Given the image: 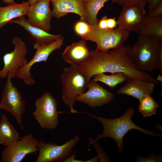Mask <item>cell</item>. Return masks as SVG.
<instances>
[{"label":"cell","instance_id":"cell-3","mask_svg":"<svg viewBox=\"0 0 162 162\" xmlns=\"http://www.w3.org/2000/svg\"><path fill=\"white\" fill-rule=\"evenodd\" d=\"M99 121L103 128L102 133L96 136V139H90L89 142H97L104 138L110 137L116 142L118 152L122 153L123 150V140L124 136L130 130L134 129L147 135L158 136L162 137V135L152 132L141 128L134 123L131 120L132 117L135 114V110L130 107L121 117L115 119H107L98 117L89 113L84 112Z\"/></svg>","mask_w":162,"mask_h":162},{"label":"cell","instance_id":"cell-18","mask_svg":"<svg viewBox=\"0 0 162 162\" xmlns=\"http://www.w3.org/2000/svg\"><path fill=\"white\" fill-rule=\"evenodd\" d=\"M9 22L18 24L23 27L34 38L35 42L40 45L49 44L62 36L59 34H51L29 24L24 16L16 20H12Z\"/></svg>","mask_w":162,"mask_h":162},{"label":"cell","instance_id":"cell-31","mask_svg":"<svg viewBox=\"0 0 162 162\" xmlns=\"http://www.w3.org/2000/svg\"><path fill=\"white\" fill-rule=\"evenodd\" d=\"M107 18V16H103L100 20H98L96 25L97 27L101 29H108L106 21Z\"/></svg>","mask_w":162,"mask_h":162},{"label":"cell","instance_id":"cell-24","mask_svg":"<svg viewBox=\"0 0 162 162\" xmlns=\"http://www.w3.org/2000/svg\"><path fill=\"white\" fill-rule=\"evenodd\" d=\"M138 111L144 118L155 115L159 105L150 95L144 96L139 100Z\"/></svg>","mask_w":162,"mask_h":162},{"label":"cell","instance_id":"cell-23","mask_svg":"<svg viewBox=\"0 0 162 162\" xmlns=\"http://www.w3.org/2000/svg\"><path fill=\"white\" fill-rule=\"evenodd\" d=\"M93 80L95 81L101 82L109 86L110 89H114L118 85L127 81L125 75L120 72L111 73L107 75L100 73L94 75Z\"/></svg>","mask_w":162,"mask_h":162},{"label":"cell","instance_id":"cell-30","mask_svg":"<svg viewBox=\"0 0 162 162\" xmlns=\"http://www.w3.org/2000/svg\"><path fill=\"white\" fill-rule=\"evenodd\" d=\"M145 1L146 4H148V9L149 13L162 0H145Z\"/></svg>","mask_w":162,"mask_h":162},{"label":"cell","instance_id":"cell-27","mask_svg":"<svg viewBox=\"0 0 162 162\" xmlns=\"http://www.w3.org/2000/svg\"><path fill=\"white\" fill-rule=\"evenodd\" d=\"M137 162H162V154L155 155L153 154H149L148 158L138 156L136 159Z\"/></svg>","mask_w":162,"mask_h":162},{"label":"cell","instance_id":"cell-2","mask_svg":"<svg viewBox=\"0 0 162 162\" xmlns=\"http://www.w3.org/2000/svg\"><path fill=\"white\" fill-rule=\"evenodd\" d=\"M137 40L130 46L128 54L137 69L150 72L162 69V40L138 34Z\"/></svg>","mask_w":162,"mask_h":162},{"label":"cell","instance_id":"cell-7","mask_svg":"<svg viewBox=\"0 0 162 162\" xmlns=\"http://www.w3.org/2000/svg\"><path fill=\"white\" fill-rule=\"evenodd\" d=\"M0 102V109L5 110L13 116L21 128L24 129L22 116L24 113L26 102L20 92L13 85L11 78L7 76Z\"/></svg>","mask_w":162,"mask_h":162},{"label":"cell","instance_id":"cell-25","mask_svg":"<svg viewBox=\"0 0 162 162\" xmlns=\"http://www.w3.org/2000/svg\"><path fill=\"white\" fill-rule=\"evenodd\" d=\"M92 26L86 22L80 20L75 23L74 28L75 33L81 38L90 32Z\"/></svg>","mask_w":162,"mask_h":162},{"label":"cell","instance_id":"cell-26","mask_svg":"<svg viewBox=\"0 0 162 162\" xmlns=\"http://www.w3.org/2000/svg\"><path fill=\"white\" fill-rule=\"evenodd\" d=\"M92 144L94 147L98 154L99 160L100 162H110L109 157L104 151L100 145L97 142H89V145Z\"/></svg>","mask_w":162,"mask_h":162},{"label":"cell","instance_id":"cell-20","mask_svg":"<svg viewBox=\"0 0 162 162\" xmlns=\"http://www.w3.org/2000/svg\"><path fill=\"white\" fill-rule=\"evenodd\" d=\"M21 138L18 132L3 114L0 121V144L5 147L11 146Z\"/></svg>","mask_w":162,"mask_h":162},{"label":"cell","instance_id":"cell-28","mask_svg":"<svg viewBox=\"0 0 162 162\" xmlns=\"http://www.w3.org/2000/svg\"><path fill=\"white\" fill-rule=\"evenodd\" d=\"M112 2L122 5L140 4L145 6L146 4L145 0H112Z\"/></svg>","mask_w":162,"mask_h":162},{"label":"cell","instance_id":"cell-37","mask_svg":"<svg viewBox=\"0 0 162 162\" xmlns=\"http://www.w3.org/2000/svg\"><path fill=\"white\" fill-rule=\"evenodd\" d=\"M1 60V59L0 58V60Z\"/></svg>","mask_w":162,"mask_h":162},{"label":"cell","instance_id":"cell-17","mask_svg":"<svg viewBox=\"0 0 162 162\" xmlns=\"http://www.w3.org/2000/svg\"><path fill=\"white\" fill-rule=\"evenodd\" d=\"M121 88L117 92L119 94L133 97L139 100L146 95H151L155 89L154 83L137 79H132Z\"/></svg>","mask_w":162,"mask_h":162},{"label":"cell","instance_id":"cell-29","mask_svg":"<svg viewBox=\"0 0 162 162\" xmlns=\"http://www.w3.org/2000/svg\"><path fill=\"white\" fill-rule=\"evenodd\" d=\"M148 14L152 17L162 16V1L160 2Z\"/></svg>","mask_w":162,"mask_h":162},{"label":"cell","instance_id":"cell-9","mask_svg":"<svg viewBox=\"0 0 162 162\" xmlns=\"http://www.w3.org/2000/svg\"><path fill=\"white\" fill-rule=\"evenodd\" d=\"M64 38L61 37L51 43L40 45L35 43L33 47L35 53L32 58L24 66L18 70L16 77L21 80L26 84L33 85L35 83L30 73L31 67L35 63L42 62H46L50 54L54 51L60 49L62 46Z\"/></svg>","mask_w":162,"mask_h":162},{"label":"cell","instance_id":"cell-32","mask_svg":"<svg viewBox=\"0 0 162 162\" xmlns=\"http://www.w3.org/2000/svg\"><path fill=\"white\" fill-rule=\"evenodd\" d=\"M107 25L108 29H112L116 28L118 26V22L115 17L107 18Z\"/></svg>","mask_w":162,"mask_h":162},{"label":"cell","instance_id":"cell-34","mask_svg":"<svg viewBox=\"0 0 162 162\" xmlns=\"http://www.w3.org/2000/svg\"><path fill=\"white\" fill-rule=\"evenodd\" d=\"M39 0H29L28 2L30 6H32L35 4Z\"/></svg>","mask_w":162,"mask_h":162},{"label":"cell","instance_id":"cell-33","mask_svg":"<svg viewBox=\"0 0 162 162\" xmlns=\"http://www.w3.org/2000/svg\"><path fill=\"white\" fill-rule=\"evenodd\" d=\"M5 4H8L14 3H15L14 0H2Z\"/></svg>","mask_w":162,"mask_h":162},{"label":"cell","instance_id":"cell-16","mask_svg":"<svg viewBox=\"0 0 162 162\" xmlns=\"http://www.w3.org/2000/svg\"><path fill=\"white\" fill-rule=\"evenodd\" d=\"M86 41L82 38L67 46L62 54L64 60L71 65L77 66L86 62L89 57L90 51Z\"/></svg>","mask_w":162,"mask_h":162},{"label":"cell","instance_id":"cell-36","mask_svg":"<svg viewBox=\"0 0 162 162\" xmlns=\"http://www.w3.org/2000/svg\"><path fill=\"white\" fill-rule=\"evenodd\" d=\"M1 79V78L0 77V80Z\"/></svg>","mask_w":162,"mask_h":162},{"label":"cell","instance_id":"cell-22","mask_svg":"<svg viewBox=\"0 0 162 162\" xmlns=\"http://www.w3.org/2000/svg\"><path fill=\"white\" fill-rule=\"evenodd\" d=\"M110 0H87L83 2L86 11V22L91 25L97 24V14L105 3Z\"/></svg>","mask_w":162,"mask_h":162},{"label":"cell","instance_id":"cell-19","mask_svg":"<svg viewBox=\"0 0 162 162\" xmlns=\"http://www.w3.org/2000/svg\"><path fill=\"white\" fill-rule=\"evenodd\" d=\"M30 6L27 1L0 7V29L13 19L26 16Z\"/></svg>","mask_w":162,"mask_h":162},{"label":"cell","instance_id":"cell-6","mask_svg":"<svg viewBox=\"0 0 162 162\" xmlns=\"http://www.w3.org/2000/svg\"><path fill=\"white\" fill-rule=\"evenodd\" d=\"M35 109L32 115L40 126L44 129L53 130L58 123L57 103L50 92L43 94L34 102Z\"/></svg>","mask_w":162,"mask_h":162},{"label":"cell","instance_id":"cell-1","mask_svg":"<svg viewBox=\"0 0 162 162\" xmlns=\"http://www.w3.org/2000/svg\"><path fill=\"white\" fill-rule=\"evenodd\" d=\"M130 46L123 45L106 52L90 50L88 60L78 67L88 81L99 73L120 72L125 75L126 81L137 79L159 84L157 79L137 69L128 54Z\"/></svg>","mask_w":162,"mask_h":162},{"label":"cell","instance_id":"cell-4","mask_svg":"<svg viewBox=\"0 0 162 162\" xmlns=\"http://www.w3.org/2000/svg\"><path fill=\"white\" fill-rule=\"evenodd\" d=\"M60 76L63 101L70 113H79L74 106L77 97L85 92L88 81L77 66L70 65L65 68Z\"/></svg>","mask_w":162,"mask_h":162},{"label":"cell","instance_id":"cell-14","mask_svg":"<svg viewBox=\"0 0 162 162\" xmlns=\"http://www.w3.org/2000/svg\"><path fill=\"white\" fill-rule=\"evenodd\" d=\"M50 2V0H39L30 6L26 15L29 24L48 32L51 28L50 22L52 15L49 7Z\"/></svg>","mask_w":162,"mask_h":162},{"label":"cell","instance_id":"cell-11","mask_svg":"<svg viewBox=\"0 0 162 162\" xmlns=\"http://www.w3.org/2000/svg\"><path fill=\"white\" fill-rule=\"evenodd\" d=\"M140 4L124 5L117 20V27L130 32L138 33L145 22L146 11Z\"/></svg>","mask_w":162,"mask_h":162},{"label":"cell","instance_id":"cell-15","mask_svg":"<svg viewBox=\"0 0 162 162\" xmlns=\"http://www.w3.org/2000/svg\"><path fill=\"white\" fill-rule=\"evenodd\" d=\"M53 7L52 16L59 18L69 13L79 15L80 20L86 21V15L82 0H50Z\"/></svg>","mask_w":162,"mask_h":162},{"label":"cell","instance_id":"cell-12","mask_svg":"<svg viewBox=\"0 0 162 162\" xmlns=\"http://www.w3.org/2000/svg\"><path fill=\"white\" fill-rule=\"evenodd\" d=\"M38 142L32 134L26 135L13 145L5 147L2 153L1 162H20L27 154H36Z\"/></svg>","mask_w":162,"mask_h":162},{"label":"cell","instance_id":"cell-21","mask_svg":"<svg viewBox=\"0 0 162 162\" xmlns=\"http://www.w3.org/2000/svg\"><path fill=\"white\" fill-rule=\"evenodd\" d=\"M138 34L162 40V16L152 17L146 14L145 24Z\"/></svg>","mask_w":162,"mask_h":162},{"label":"cell","instance_id":"cell-10","mask_svg":"<svg viewBox=\"0 0 162 162\" xmlns=\"http://www.w3.org/2000/svg\"><path fill=\"white\" fill-rule=\"evenodd\" d=\"M14 50L4 54L2 58L4 65L0 70V77L10 76L12 79L16 77L18 69L26 64L28 50L25 42L20 37L16 36L12 40Z\"/></svg>","mask_w":162,"mask_h":162},{"label":"cell","instance_id":"cell-8","mask_svg":"<svg viewBox=\"0 0 162 162\" xmlns=\"http://www.w3.org/2000/svg\"><path fill=\"white\" fill-rule=\"evenodd\" d=\"M76 136L61 145L38 141L37 146L38 155L36 162H62L72 154L73 149L80 140Z\"/></svg>","mask_w":162,"mask_h":162},{"label":"cell","instance_id":"cell-5","mask_svg":"<svg viewBox=\"0 0 162 162\" xmlns=\"http://www.w3.org/2000/svg\"><path fill=\"white\" fill-rule=\"evenodd\" d=\"M97 24L92 25L90 32L81 37L86 40L94 42L95 50L106 52L123 45L128 38L130 32L118 27L112 29H101Z\"/></svg>","mask_w":162,"mask_h":162},{"label":"cell","instance_id":"cell-35","mask_svg":"<svg viewBox=\"0 0 162 162\" xmlns=\"http://www.w3.org/2000/svg\"><path fill=\"white\" fill-rule=\"evenodd\" d=\"M82 0V1L83 2L85 1H86V0Z\"/></svg>","mask_w":162,"mask_h":162},{"label":"cell","instance_id":"cell-13","mask_svg":"<svg viewBox=\"0 0 162 162\" xmlns=\"http://www.w3.org/2000/svg\"><path fill=\"white\" fill-rule=\"evenodd\" d=\"M87 91L78 95L76 101L92 108L101 106L110 103L114 99V94L93 79L88 83Z\"/></svg>","mask_w":162,"mask_h":162}]
</instances>
